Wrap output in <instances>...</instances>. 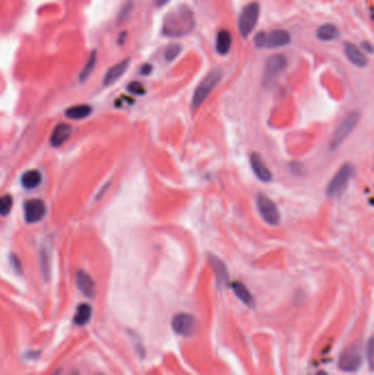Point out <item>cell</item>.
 <instances>
[{
	"mask_svg": "<svg viewBox=\"0 0 374 375\" xmlns=\"http://www.w3.org/2000/svg\"><path fill=\"white\" fill-rule=\"evenodd\" d=\"M53 375H59V370H57L55 373H54Z\"/></svg>",
	"mask_w": 374,
	"mask_h": 375,
	"instance_id": "cell-38",
	"label": "cell"
},
{
	"mask_svg": "<svg viewBox=\"0 0 374 375\" xmlns=\"http://www.w3.org/2000/svg\"><path fill=\"white\" fill-rule=\"evenodd\" d=\"M362 48L367 51L368 53H372L373 52V48H372V44L370 42H363L362 43Z\"/></svg>",
	"mask_w": 374,
	"mask_h": 375,
	"instance_id": "cell-34",
	"label": "cell"
},
{
	"mask_svg": "<svg viewBox=\"0 0 374 375\" xmlns=\"http://www.w3.org/2000/svg\"><path fill=\"white\" fill-rule=\"evenodd\" d=\"M355 175V167L351 163H345L342 165L338 171L333 177L331 180L329 181L328 185H327V195L329 198H339L340 195L344 193L348 183L351 180V178Z\"/></svg>",
	"mask_w": 374,
	"mask_h": 375,
	"instance_id": "cell-3",
	"label": "cell"
},
{
	"mask_svg": "<svg viewBox=\"0 0 374 375\" xmlns=\"http://www.w3.org/2000/svg\"><path fill=\"white\" fill-rule=\"evenodd\" d=\"M291 168H292V171H293L294 174L299 175L300 173H302V170H303V165H302V163H300V162H294V163H292Z\"/></svg>",
	"mask_w": 374,
	"mask_h": 375,
	"instance_id": "cell-33",
	"label": "cell"
},
{
	"mask_svg": "<svg viewBox=\"0 0 374 375\" xmlns=\"http://www.w3.org/2000/svg\"><path fill=\"white\" fill-rule=\"evenodd\" d=\"M171 327L177 335H180L182 337H191L198 331L199 322L193 315L180 312L171 320Z\"/></svg>",
	"mask_w": 374,
	"mask_h": 375,
	"instance_id": "cell-8",
	"label": "cell"
},
{
	"mask_svg": "<svg viewBox=\"0 0 374 375\" xmlns=\"http://www.w3.org/2000/svg\"><path fill=\"white\" fill-rule=\"evenodd\" d=\"M13 200L11 195H4V197H0V215L6 216L9 214V212L12 209Z\"/></svg>",
	"mask_w": 374,
	"mask_h": 375,
	"instance_id": "cell-26",
	"label": "cell"
},
{
	"mask_svg": "<svg viewBox=\"0 0 374 375\" xmlns=\"http://www.w3.org/2000/svg\"><path fill=\"white\" fill-rule=\"evenodd\" d=\"M42 182V174L36 169L29 170L21 177V183L26 189H34Z\"/></svg>",
	"mask_w": 374,
	"mask_h": 375,
	"instance_id": "cell-21",
	"label": "cell"
},
{
	"mask_svg": "<svg viewBox=\"0 0 374 375\" xmlns=\"http://www.w3.org/2000/svg\"><path fill=\"white\" fill-rule=\"evenodd\" d=\"M255 45L260 49L283 48L291 42V35L286 30H272L270 32H259L254 38Z\"/></svg>",
	"mask_w": 374,
	"mask_h": 375,
	"instance_id": "cell-4",
	"label": "cell"
},
{
	"mask_svg": "<svg viewBox=\"0 0 374 375\" xmlns=\"http://www.w3.org/2000/svg\"><path fill=\"white\" fill-rule=\"evenodd\" d=\"M362 364V353L359 346L349 347L339 359V369L345 372H355Z\"/></svg>",
	"mask_w": 374,
	"mask_h": 375,
	"instance_id": "cell-10",
	"label": "cell"
},
{
	"mask_svg": "<svg viewBox=\"0 0 374 375\" xmlns=\"http://www.w3.org/2000/svg\"><path fill=\"white\" fill-rule=\"evenodd\" d=\"M92 112V108L88 105H78L67 109L66 116L72 120H81L87 118Z\"/></svg>",
	"mask_w": 374,
	"mask_h": 375,
	"instance_id": "cell-22",
	"label": "cell"
},
{
	"mask_svg": "<svg viewBox=\"0 0 374 375\" xmlns=\"http://www.w3.org/2000/svg\"><path fill=\"white\" fill-rule=\"evenodd\" d=\"M92 309L91 306L87 303H82L77 307L76 314L74 317V323L77 326H86L91 319Z\"/></svg>",
	"mask_w": 374,
	"mask_h": 375,
	"instance_id": "cell-20",
	"label": "cell"
},
{
	"mask_svg": "<svg viewBox=\"0 0 374 375\" xmlns=\"http://www.w3.org/2000/svg\"><path fill=\"white\" fill-rule=\"evenodd\" d=\"M287 66V60L282 54H275L268 58L263 72V85L270 87Z\"/></svg>",
	"mask_w": 374,
	"mask_h": 375,
	"instance_id": "cell-7",
	"label": "cell"
},
{
	"mask_svg": "<svg viewBox=\"0 0 374 375\" xmlns=\"http://www.w3.org/2000/svg\"><path fill=\"white\" fill-rule=\"evenodd\" d=\"M231 286H232V290L234 291V293L236 294L237 298L241 302H243L245 305H247L249 307H253L255 305V301H254L253 295H252L251 292H249V290L246 287V285L244 283L236 281V282L232 283Z\"/></svg>",
	"mask_w": 374,
	"mask_h": 375,
	"instance_id": "cell-18",
	"label": "cell"
},
{
	"mask_svg": "<svg viewBox=\"0 0 374 375\" xmlns=\"http://www.w3.org/2000/svg\"><path fill=\"white\" fill-rule=\"evenodd\" d=\"M196 26L192 10L186 6H178L169 11L162 22V34L168 37H181L189 34Z\"/></svg>",
	"mask_w": 374,
	"mask_h": 375,
	"instance_id": "cell-1",
	"label": "cell"
},
{
	"mask_svg": "<svg viewBox=\"0 0 374 375\" xmlns=\"http://www.w3.org/2000/svg\"><path fill=\"white\" fill-rule=\"evenodd\" d=\"M10 263H11V265L13 267V269L15 270V272H17V273H21V271H22V265H21L20 259H19V258L17 256L11 255V257H10Z\"/></svg>",
	"mask_w": 374,
	"mask_h": 375,
	"instance_id": "cell-30",
	"label": "cell"
},
{
	"mask_svg": "<svg viewBox=\"0 0 374 375\" xmlns=\"http://www.w3.org/2000/svg\"><path fill=\"white\" fill-rule=\"evenodd\" d=\"M317 375H328V374H327L326 372H324V371H319L318 373H317Z\"/></svg>",
	"mask_w": 374,
	"mask_h": 375,
	"instance_id": "cell-37",
	"label": "cell"
},
{
	"mask_svg": "<svg viewBox=\"0 0 374 375\" xmlns=\"http://www.w3.org/2000/svg\"><path fill=\"white\" fill-rule=\"evenodd\" d=\"M232 35L227 30H221L216 36V52L220 55H225L227 54L232 48Z\"/></svg>",
	"mask_w": 374,
	"mask_h": 375,
	"instance_id": "cell-19",
	"label": "cell"
},
{
	"mask_svg": "<svg viewBox=\"0 0 374 375\" xmlns=\"http://www.w3.org/2000/svg\"><path fill=\"white\" fill-rule=\"evenodd\" d=\"M223 77V72L221 69H213L210 72L203 80H202L197 87L194 95L192 98V108L198 109L204 102L206 98L211 95V92L214 90L219 82L221 81Z\"/></svg>",
	"mask_w": 374,
	"mask_h": 375,
	"instance_id": "cell-2",
	"label": "cell"
},
{
	"mask_svg": "<svg viewBox=\"0 0 374 375\" xmlns=\"http://www.w3.org/2000/svg\"><path fill=\"white\" fill-rule=\"evenodd\" d=\"M373 352H374V347H373V339L371 338L369 340V343H368V362H369V365L370 368L372 369V361H373Z\"/></svg>",
	"mask_w": 374,
	"mask_h": 375,
	"instance_id": "cell-31",
	"label": "cell"
},
{
	"mask_svg": "<svg viewBox=\"0 0 374 375\" xmlns=\"http://www.w3.org/2000/svg\"><path fill=\"white\" fill-rule=\"evenodd\" d=\"M77 285L85 296H87L89 299L95 298L97 292L96 283L87 272H85L84 270H79L77 272Z\"/></svg>",
	"mask_w": 374,
	"mask_h": 375,
	"instance_id": "cell-13",
	"label": "cell"
},
{
	"mask_svg": "<svg viewBox=\"0 0 374 375\" xmlns=\"http://www.w3.org/2000/svg\"><path fill=\"white\" fill-rule=\"evenodd\" d=\"M181 53V46L179 44H170L168 48L166 49L165 52V58L168 61L174 60L178 57L179 54Z\"/></svg>",
	"mask_w": 374,
	"mask_h": 375,
	"instance_id": "cell-27",
	"label": "cell"
},
{
	"mask_svg": "<svg viewBox=\"0 0 374 375\" xmlns=\"http://www.w3.org/2000/svg\"><path fill=\"white\" fill-rule=\"evenodd\" d=\"M132 8H133V4H132V2H128L126 5L122 7V9L119 13V18H118L119 23L124 22L129 18V15L132 12Z\"/></svg>",
	"mask_w": 374,
	"mask_h": 375,
	"instance_id": "cell-29",
	"label": "cell"
},
{
	"mask_svg": "<svg viewBox=\"0 0 374 375\" xmlns=\"http://www.w3.org/2000/svg\"><path fill=\"white\" fill-rule=\"evenodd\" d=\"M71 133L72 129L68 124H58L52 133L51 145L53 147L61 146L71 136Z\"/></svg>",
	"mask_w": 374,
	"mask_h": 375,
	"instance_id": "cell-17",
	"label": "cell"
},
{
	"mask_svg": "<svg viewBox=\"0 0 374 375\" xmlns=\"http://www.w3.org/2000/svg\"><path fill=\"white\" fill-rule=\"evenodd\" d=\"M96 62H97V51H92L87 62H86V65L84 66L82 70L79 74L80 81H86L88 79L90 75L92 74L93 69H95V67H96Z\"/></svg>",
	"mask_w": 374,
	"mask_h": 375,
	"instance_id": "cell-25",
	"label": "cell"
},
{
	"mask_svg": "<svg viewBox=\"0 0 374 375\" xmlns=\"http://www.w3.org/2000/svg\"><path fill=\"white\" fill-rule=\"evenodd\" d=\"M251 166L256 177L262 182H270L272 180V174L270 169L266 166L263 159L259 154L253 153L251 155Z\"/></svg>",
	"mask_w": 374,
	"mask_h": 375,
	"instance_id": "cell-12",
	"label": "cell"
},
{
	"mask_svg": "<svg viewBox=\"0 0 374 375\" xmlns=\"http://www.w3.org/2000/svg\"><path fill=\"white\" fill-rule=\"evenodd\" d=\"M316 35L321 41L328 42L335 40V38H337L339 36V30L334 25L327 23V25H324L318 28Z\"/></svg>",
	"mask_w": 374,
	"mask_h": 375,
	"instance_id": "cell-24",
	"label": "cell"
},
{
	"mask_svg": "<svg viewBox=\"0 0 374 375\" xmlns=\"http://www.w3.org/2000/svg\"><path fill=\"white\" fill-rule=\"evenodd\" d=\"M129 66H130V59L128 58L118 62V64H115L111 68H109L103 78V85L106 87H109V86H111L118 81L120 78L126 74Z\"/></svg>",
	"mask_w": 374,
	"mask_h": 375,
	"instance_id": "cell-14",
	"label": "cell"
},
{
	"mask_svg": "<svg viewBox=\"0 0 374 375\" xmlns=\"http://www.w3.org/2000/svg\"><path fill=\"white\" fill-rule=\"evenodd\" d=\"M359 120H360V113L357 111L349 113L346 116L344 121L339 124L337 130L335 131L333 138L330 139L329 148L331 151H335L336 148H338L342 144V142L351 134L354 130L357 128L358 123H359Z\"/></svg>",
	"mask_w": 374,
	"mask_h": 375,
	"instance_id": "cell-5",
	"label": "cell"
},
{
	"mask_svg": "<svg viewBox=\"0 0 374 375\" xmlns=\"http://www.w3.org/2000/svg\"><path fill=\"white\" fill-rule=\"evenodd\" d=\"M38 356H40V352H36V351H29L26 355L28 359H36Z\"/></svg>",
	"mask_w": 374,
	"mask_h": 375,
	"instance_id": "cell-35",
	"label": "cell"
},
{
	"mask_svg": "<svg viewBox=\"0 0 374 375\" xmlns=\"http://www.w3.org/2000/svg\"><path fill=\"white\" fill-rule=\"evenodd\" d=\"M169 2H170V0H155V5H156V7L160 8V7L166 6Z\"/></svg>",
	"mask_w": 374,
	"mask_h": 375,
	"instance_id": "cell-36",
	"label": "cell"
},
{
	"mask_svg": "<svg viewBox=\"0 0 374 375\" xmlns=\"http://www.w3.org/2000/svg\"><path fill=\"white\" fill-rule=\"evenodd\" d=\"M209 262L214 271L217 285L222 286L227 283L230 276H228V271H227V268H226V264L224 263V261H222L219 257L210 256Z\"/></svg>",
	"mask_w": 374,
	"mask_h": 375,
	"instance_id": "cell-15",
	"label": "cell"
},
{
	"mask_svg": "<svg viewBox=\"0 0 374 375\" xmlns=\"http://www.w3.org/2000/svg\"><path fill=\"white\" fill-rule=\"evenodd\" d=\"M51 252L50 248L43 245L40 249V267L44 279L49 280L51 277Z\"/></svg>",
	"mask_w": 374,
	"mask_h": 375,
	"instance_id": "cell-23",
	"label": "cell"
},
{
	"mask_svg": "<svg viewBox=\"0 0 374 375\" xmlns=\"http://www.w3.org/2000/svg\"><path fill=\"white\" fill-rule=\"evenodd\" d=\"M257 207L262 220L269 225H277L280 222V212L276 203L267 198L264 194L257 197Z\"/></svg>",
	"mask_w": 374,
	"mask_h": 375,
	"instance_id": "cell-9",
	"label": "cell"
},
{
	"mask_svg": "<svg viewBox=\"0 0 374 375\" xmlns=\"http://www.w3.org/2000/svg\"><path fill=\"white\" fill-rule=\"evenodd\" d=\"M345 53L348 59L358 67H365L368 65V58L364 54L352 43H346Z\"/></svg>",
	"mask_w": 374,
	"mask_h": 375,
	"instance_id": "cell-16",
	"label": "cell"
},
{
	"mask_svg": "<svg viewBox=\"0 0 374 375\" xmlns=\"http://www.w3.org/2000/svg\"><path fill=\"white\" fill-rule=\"evenodd\" d=\"M101 375H102V374H101Z\"/></svg>",
	"mask_w": 374,
	"mask_h": 375,
	"instance_id": "cell-39",
	"label": "cell"
},
{
	"mask_svg": "<svg viewBox=\"0 0 374 375\" xmlns=\"http://www.w3.org/2000/svg\"><path fill=\"white\" fill-rule=\"evenodd\" d=\"M153 72V66L151 64H144L141 69H139V73L143 76H149Z\"/></svg>",
	"mask_w": 374,
	"mask_h": 375,
	"instance_id": "cell-32",
	"label": "cell"
},
{
	"mask_svg": "<svg viewBox=\"0 0 374 375\" xmlns=\"http://www.w3.org/2000/svg\"><path fill=\"white\" fill-rule=\"evenodd\" d=\"M46 214L45 203L40 199H31L25 203V217L30 224L42 221Z\"/></svg>",
	"mask_w": 374,
	"mask_h": 375,
	"instance_id": "cell-11",
	"label": "cell"
},
{
	"mask_svg": "<svg viewBox=\"0 0 374 375\" xmlns=\"http://www.w3.org/2000/svg\"><path fill=\"white\" fill-rule=\"evenodd\" d=\"M128 90L133 93V95H137V96H143L146 93V89L143 86V84H141L139 81H132L129 86H128Z\"/></svg>",
	"mask_w": 374,
	"mask_h": 375,
	"instance_id": "cell-28",
	"label": "cell"
},
{
	"mask_svg": "<svg viewBox=\"0 0 374 375\" xmlns=\"http://www.w3.org/2000/svg\"><path fill=\"white\" fill-rule=\"evenodd\" d=\"M260 7L258 3H252L247 5L243 11L240 12L238 20V30L243 37H248L257 26L259 19Z\"/></svg>",
	"mask_w": 374,
	"mask_h": 375,
	"instance_id": "cell-6",
	"label": "cell"
}]
</instances>
